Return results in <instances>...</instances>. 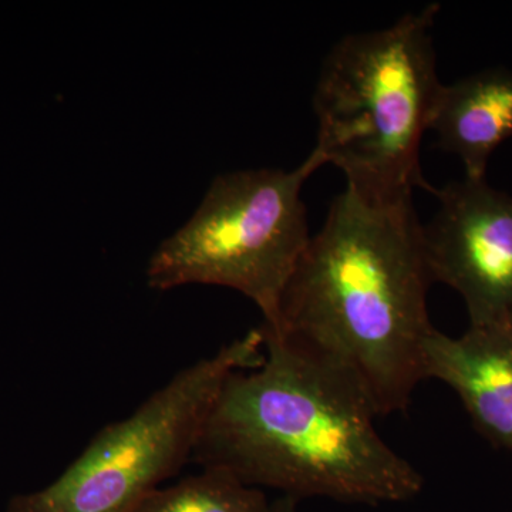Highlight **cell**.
<instances>
[{"label":"cell","mask_w":512,"mask_h":512,"mask_svg":"<svg viewBox=\"0 0 512 512\" xmlns=\"http://www.w3.org/2000/svg\"><path fill=\"white\" fill-rule=\"evenodd\" d=\"M431 278L413 195L346 187L330 204L262 328L345 377L377 416L404 412L426 380Z\"/></svg>","instance_id":"obj_1"},{"label":"cell","mask_w":512,"mask_h":512,"mask_svg":"<svg viewBox=\"0 0 512 512\" xmlns=\"http://www.w3.org/2000/svg\"><path fill=\"white\" fill-rule=\"evenodd\" d=\"M265 359L228 377L192 461L301 500L403 503L423 477L377 433L372 404L345 377L266 332Z\"/></svg>","instance_id":"obj_2"},{"label":"cell","mask_w":512,"mask_h":512,"mask_svg":"<svg viewBox=\"0 0 512 512\" xmlns=\"http://www.w3.org/2000/svg\"><path fill=\"white\" fill-rule=\"evenodd\" d=\"M439 9L429 5L389 28L345 36L323 60L313 151L343 171L346 187L375 197L430 191L420 148L443 87L431 35Z\"/></svg>","instance_id":"obj_3"},{"label":"cell","mask_w":512,"mask_h":512,"mask_svg":"<svg viewBox=\"0 0 512 512\" xmlns=\"http://www.w3.org/2000/svg\"><path fill=\"white\" fill-rule=\"evenodd\" d=\"M325 165L312 151L299 167L217 175L183 227L158 245L147 285L170 291L214 285L247 296L274 325L279 303L312 235L303 184Z\"/></svg>","instance_id":"obj_4"},{"label":"cell","mask_w":512,"mask_h":512,"mask_svg":"<svg viewBox=\"0 0 512 512\" xmlns=\"http://www.w3.org/2000/svg\"><path fill=\"white\" fill-rule=\"evenodd\" d=\"M265 359L261 326L185 367L126 419L103 427L55 483L12 512H134L192 458L228 377Z\"/></svg>","instance_id":"obj_5"},{"label":"cell","mask_w":512,"mask_h":512,"mask_svg":"<svg viewBox=\"0 0 512 512\" xmlns=\"http://www.w3.org/2000/svg\"><path fill=\"white\" fill-rule=\"evenodd\" d=\"M439 210L423 225L431 282L460 293L470 325L512 322V197L487 181L430 188Z\"/></svg>","instance_id":"obj_6"},{"label":"cell","mask_w":512,"mask_h":512,"mask_svg":"<svg viewBox=\"0 0 512 512\" xmlns=\"http://www.w3.org/2000/svg\"><path fill=\"white\" fill-rule=\"evenodd\" d=\"M424 373L451 387L477 430L512 454V322L470 325L458 338L431 330Z\"/></svg>","instance_id":"obj_7"},{"label":"cell","mask_w":512,"mask_h":512,"mask_svg":"<svg viewBox=\"0 0 512 512\" xmlns=\"http://www.w3.org/2000/svg\"><path fill=\"white\" fill-rule=\"evenodd\" d=\"M429 131L441 150L460 158L466 178L484 180L491 154L512 137V70L495 67L443 84Z\"/></svg>","instance_id":"obj_8"},{"label":"cell","mask_w":512,"mask_h":512,"mask_svg":"<svg viewBox=\"0 0 512 512\" xmlns=\"http://www.w3.org/2000/svg\"><path fill=\"white\" fill-rule=\"evenodd\" d=\"M269 503L261 488L251 487L237 477L202 468L170 487L148 494L134 512H268Z\"/></svg>","instance_id":"obj_9"},{"label":"cell","mask_w":512,"mask_h":512,"mask_svg":"<svg viewBox=\"0 0 512 512\" xmlns=\"http://www.w3.org/2000/svg\"><path fill=\"white\" fill-rule=\"evenodd\" d=\"M268 512H298V500L288 497V495H282L274 503L269 504Z\"/></svg>","instance_id":"obj_10"}]
</instances>
